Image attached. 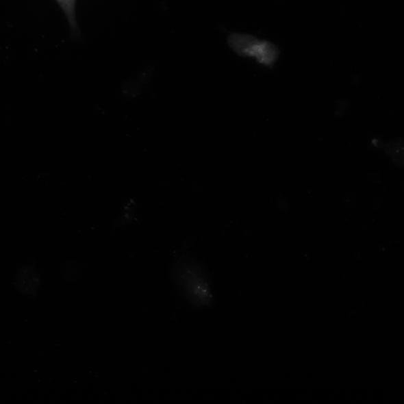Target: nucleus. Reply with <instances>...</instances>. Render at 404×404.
Segmentation results:
<instances>
[{"instance_id":"f257e3e1","label":"nucleus","mask_w":404,"mask_h":404,"mask_svg":"<svg viewBox=\"0 0 404 404\" xmlns=\"http://www.w3.org/2000/svg\"><path fill=\"white\" fill-rule=\"evenodd\" d=\"M231 40V45L238 53L252 56L266 66H271L278 58L279 51L277 47L269 42H260L251 36L242 35L233 36Z\"/></svg>"}]
</instances>
